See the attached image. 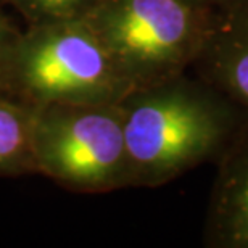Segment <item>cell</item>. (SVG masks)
I'll return each instance as SVG.
<instances>
[{"instance_id": "cell-1", "label": "cell", "mask_w": 248, "mask_h": 248, "mask_svg": "<svg viewBox=\"0 0 248 248\" xmlns=\"http://www.w3.org/2000/svg\"><path fill=\"white\" fill-rule=\"evenodd\" d=\"M134 87L84 18H68L19 32L0 91L39 107L118 103Z\"/></svg>"}, {"instance_id": "cell-2", "label": "cell", "mask_w": 248, "mask_h": 248, "mask_svg": "<svg viewBox=\"0 0 248 248\" xmlns=\"http://www.w3.org/2000/svg\"><path fill=\"white\" fill-rule=\"evenodd\" d=\"M31 147L36 172L73 192L107 190L129 174L118 103L34 107Z\"/></svg>"}, {"instance_id": "cell-3", "label": "cell", "mask_w": 248, "mask_h": 248, "mask_svg": "<svg viewBox=\"0 0 248 248\" xmlns=\"http://www.w3.org/2000/svg\"><path fill=\"white\" fill-rule=\"evenodd\" d=\"M81 18L136 87L179 63L193 34L184 0H97Z\"/></svg>"}, {"instance_id": "cell-4", "label": "cell", "mask_w": 248, "mask_h": 248, "mask_svg": "<svg viewBox=\"0 0 248 248\" xmlns=\"http://www.w3.org/2000/svg\"><path fill=\"white\" fill-rule=\"evenodd\" d=\"M118 102L129 174L156 181L174 174L206 150L215 124L200 102L181 91L126 95Z\"/></svg>"}, {"instance_id": "cell-5", "label": "cell", "mask_w": 248, "mask_h": 248, "mask_svg": "<svg viewBox=\"0 0 248 248\" xmlns=\"http://www.w3.org/2000/svg\"><path fill=\"white\" fill-rule=\"evenodd\" d=\"M34 107L0 91V177L34 174L31 131Z\"/></svg>"}, {"instance_id": "cell-6", "label": "cell", "mask_w": 248, "mask_h": 248, "mask_svg": "<svg viewBox=\"0 0 248 248\" xmlns=\"http://www.w3.org/2000/svg\"><path fill=\"white\" fill-rule=\"evenodd\" d=\"M97 0H5L28 24L81 18Z\"/></svg>"}, {"instance_id": "cell-7", "label": "cell", "mask_w": 248, "mask_h": 248, "mask_svg": "<svg viewBox=\"0 0 248 248\" xmlns=\"http://www.w3.org/2000/svg\"><path fill=\"white\" fill-rule=\"evenodd\" d=\"M19 29L10 21V18L0 10V87H2L7 64L10 60V55L13 52V47L16 44V39L19 36Z\"/></svg>"}, {"instance_id": "cell-8", "label": "cell", "mask_w": 248, "mask_h": 248, "mask_svg": "<svg viewBox=\"0 0 248 248\" xmlns=\"http://www.w3.org/2000/svg\"><path fill=\"white\" fill-rule=\"evenodd\" d=\"M235 222L239 235L244 240H248V179L240 187L235 200Z\"/></svg>"}, {"instance_id": "cell-9", "label": "cell", "mask_w": 248, "mask_h": 248, "mask_svg": "<svg viewBox=\"0 0 248 248\" xmlns=\"http://www.w3.org/2000/svg\"><path fill=\"white\" fill-rule=\"evenodd\" d=\"M232 76H234L235 87L242 92V95L248 98V52L239 57L234 71H232Z\"/></svg>"}, {"instance_id": "cell-10", "label": "cell", "mask_w": 248, "mask_h": 248, "mask_svg": "<svg viewBox=\"0 0 248 248\" xmlns=\"http://www.w3.org/2000/svg\"><path fill=\"white\" fill-rule=\"evenodd\" d=\"M0 2H5V0H0Z\"/></svg>"}]
</instances>
